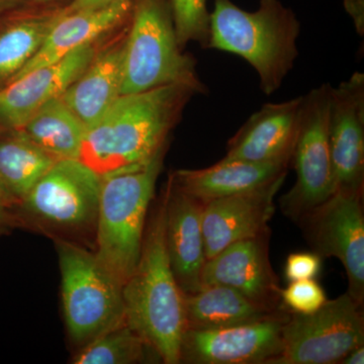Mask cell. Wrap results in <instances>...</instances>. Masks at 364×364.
I'll return each mask as SVG.
<instances>
[{
    "label": "cell",
    "instance_id": "cell-1",
    "mask_svg": "<svg viewBox=\"0 0 364 364\" xmlns=\"http://www.w3.org/2000/svg\"><path fill=\"white\" fill-rule=\"evenodd\" d=\"M196 93L171 85L121 95L86 130L79 160L102 177L141 168L166 149L170 132Z\"/></svg>",
    "mask_w": 364,
    "mask_h": 364
},
{
    "label": "cell",
    "instance_id": "cell-2",
    "mask_svg": "<svg viewBox=\"0 0 364 364\" xmlns=\"http://www.w3.org/2000/svg\"><path fill=\"white\" fill-rule=\"evenodd\" d=\"M161 198L146 224L136 267L123 286L124 321L163 363L177 364L186 331V306L167 253L164 193Z\"/></svg>",
    "mask_w": 364,
    "mask_h": 364
},
{
    "label": "cell",
    "instance_id": "cell-3",
    "mask_svg": "<svg viewBox=\"0 0 364 364\" xmlns=\"http://www.w3.org/2000/svg\"><path fill=\"white\" fill-rule=\"evenodd\" d=\"M299 35L296 14L279 0H260L255 11H244L231 0H215L207 49L247 61L259 76L261 90L270 95L293 69Z\"/></svg>",
    "mask_w": 364,
    "mask_h": 364
},
{
    "label": "cell",
    "instance_id": "cell-4",
    "mask_svg": "<svg viewBox=\"0 0 364 364\" xmlns=\"http://www.w3.org/2000/svg\"><path fill=\"white\" fill-rule=\"evenodd\" d=\"M165 150L138 169L102 177L97 231V255L124 286L140 258L147 215Z\"/></svg>",
    "mask_w": 364,
    "mask_h": 364
},
{
    "label": "cell",
    "instance_id": "cell-5",
    "mask_svg": "<svg viewBox=\"0 0 364 364\" xmlns=\"http://www.w3.org/2000/svg\"><path fill=\"white\" fill-rule=\"evenodd\" d=\"M171 85L207 88L198 78L196 60L177 40L169 0H133L126 44L122 95Z\"/></svg>",
    "mask_w": 364,
    "mask_h": 364
},
{
    "label": "cell",
    "instance_id": "cell-6",
    "mask_svg": "<svg viewBox=\"0 0 364 364\" xmlns=\"http://www.w3.org/2000/svg\"><path fill=\"white\" fill-rule=\"evenodd\" d=\"M61 272L62 305L67 330L81 346L126 322L123 286L90 252L73 242L55 238Z\"/></svg>",
    "mask_w": 364,
    "mask_h": 364
},
{
    "label": "cell",
    "instance_id": "cell-7",
    "mask_svg": "<svg viewBox=\"0 0 364 364\" xmlns=\"http://www.w3.org/2000/svg\"><path fill=\"white\" fill-rule=\"evenodd\" d=\"M331 90L332 86L325 83L303 97L301 123L291 160L296 179L280 200L284 214L296 223L336 189L329 141Z\"/></svg>",
    "mask_w": 364,
    "mask_h": 364
},
{
    "label": "cell",
    "instance_id": "cell-8",
    "mask_svg": "<svg viewBox=\"0 0 364 364\" xmlns=\"http://www.w3.org/2000/svg\"><path fill=\"white\" fill-rule=\"evenodd\" d=\"M363 304L348 293L308 315L289 313L282 351L269 364H339L364 345Z\"/></svg>",
    "mask_w": 364,
    "mask_h": 364
},
{
    "label": "cell",
    "instance_id": "cell-9",
    "mask_svg": "<svg viewBox=\"0 0 364 364\" xmlns=\"http://www.w3.org/2000/svg\"><path fill=\"white\" fill-rule=\"evenodd\" d=\"M102 177L79 159L57 160L18 205L38 226L57 231L95 227Z\"/></svg>",
    "mask_w": 364,
    "mask_h": 364
},
{
    "label": "cell",
    "instance_id": "cell-10",
    "mask_svg": "<svg viewBox=\"0 0 364 364\" xmlns=\"http://www.w3.org/2000/svg\"><path fill=\"white\" fill-rule=\"evenodd\" d=\"M321 257H335L348 279V293L364 301L363 188H338L298 223Z\"/></svg>",
    "mask_w": 364,
    "mask_h": 364
},
{
    "label": "cell",
    "instance_id": "cell-11",
    "mask_svg": "<svg viewBox=\"0 0 364 364\" xmlns=\"http://www.w3.org/2000/svg\"><path fill=\"white\" fill-rule=\"evenodd\" d=\"M289 312L249 324L219 329H188L181 363L193 364H269L282 351V328Z\"/></svg>",
    "mask_w": 364,
    "mask_h": 364
},
{
    "label": "cell",
    "instance_id": "cell-12",
    "mask_svg": "<svg viewBox=\"0 0 364 364\" xmlns=\"http://www.w3.org/2000/svg\"><path fill=\"white\" fill-rule=\"evenodd\" d=\"M270 229L237 241L205 261L203 286L231 287L251 301L273 310L284 309L280 301L279 279L269 259Z\"/></svg>",
    "mask_w": 364,
    "mask_h": 364
},
{
    "label": "cell",
    "instance_id": "cell-13",
    "mask_svg": "<svg viewBox=\"0 0 364 364\" xmlns=\"http://www.w3.org/2000/svg\"><path fill=\"white\" fill-rule=\"evenodd\" d=\"M98 41L55 63L33 69L0 87V133L18 130L46 104L65 92L95 56Z\"/></svg>",
    "mask_w": 364,
    "mask_h": 364
},
{
    "label": "cell",
    "instance_id": "cell-14",
    "mask_svg": "<svg viewBox=\"0 0 364 364\" xmlns=\"http://www.w3.org/2000/svg\"><path fill=\"white\" fill-rule=\"evenodd\" d=\"M282 174L260 186L238 195L205 203L203 233L207 260L237 241L257 236L270 229L274 200L286 181Z\"/></svg>",
    "mask_w": 364,
    "mask_h": 364
},
{
    "label": "cell",
    "instance_id": "cell-15",
    "mask_svg": "<svg viewBox=\"0 0 364 364\" xmlns=\"http://www.w3.org/2000/svg\"><path fill=\"white\" fill-rule=\"evenodd\" d=\"M329 141L335 188H363L364 74L360 72L332 87Z\"/></svg>",
    "mask_w": 364,
    "mask_h": 364
},
{
    "label": "cell",
    "instance_id": "cell-16",
    "mask_svg": "<svg viewBox=\"0 0 364 364\" xmlns=\"http://www.w3.org/2000/svg\"><path fill=\"white\" fill-rule=\"evenodd\" d=\"M301 107L303 97L263 105L230 139L223 159L291 164Z\"/></svg>",
    "mask_w": 364,
    "mask_h": 364
},
{
    "label": "cell",
    "instance_id": "cell-17",
    "mask_svg": "<svg viewBox=\"0 0 364 364\" xmlns=\"http://www.w3.org/2000/svg\"><path fill=\"white\" fill-rule=\"evenodd\" d=\"M166 200L165 239L172 272L184 294L202 287L205 257L203 233L205 203L188 195L169 178L164 191Z\"/></svg>",
    "mask_w": 364,
    "mask_h": 364
},
{
    "label": "cell",
    "instance_id": "cell-18",
    "mask_svg": "<svg viewBox=\"0 0 364 364\" xmlns=\"http://www.w3.org/2000/svg\"><path fill=\"white\" fill-rule=\"evenodd\" d=\"M132 6L133 0H114L104 6L70 13L63 11L39 51L13 79L33 69L58 62L79 48L97 42L107 33L126 26L130 21Z\"/></svg>",
    "mask_w": 364,
    "mask_h": 364
},
{
    "label": "cell",
    "instance_id": "cell-19",
    "mask_svg": "<svg viewBox=\"0 0 364 364\" xmlns=\"http://www.w3.org/2000/svg\"><path fill=\"white\" fill-rule=\"evenodd\" d=\"M128 26L129 23L116 39L100 47L88 66L61 95L87 129L122 95Z\"/></svg>",
    "mask_w": 364,
    "mask_h": 364
},
{
    "label": "cell",
    "instance_id": "cell-20",
    "mask_svg": "<svg viewBox=\"0 0 364 364\" xmlns=\"http://www.w3.org/2000/svg\"><path fill=\"white\" fill-rule=\"evenodd\" d=\"M289 166L284 162L222 159L207 168L177 170L170 178L181 191L207 203L260 188L287 173Z\"/></svg>",
    "mask_w": 364,
    "mask_h": 364
},
{
    "label": "cell",
    "instance_id": "cell-21",
    "mask_svg": "<svg viewBox=\"0 0 364 364\" xmlns=\"http://www.w3.org/2000/svg\"><path fill=\"white\" fill-rule=\"evenodd\" d=\"M63 9L26 4L0 16V87L37 54Z\"/></svg>",
    "mask_w": 364,
    "mask_h": 364
},
{
    "label": "cell",
    "instance_id": "cell-22",
    "mask_svg": "<svg viewBox=\"0 0 364 364\" xmlns=\"http://www.w3.org/2000/svg\"><path fill=\"white\" fill-rule=\"evenodd\" d=\"M186 330H210L267 320L286 312L251 301L236 289L220 284L203 286L184 294Z\"/></svg>",
    "mask_w": 364,
    "mask_h": 364
},
{
    "label": "cell",
    "instance_id": "cell-23",
    "mask_svg": "<svg viewBox=\"0 0 364 364\" xmlns=\"http://www.w3.org/2000/svg\"><path fill=\"white\" fill-rule=\"evenodd\" d=\"M57 160L21 130L0 133V200L18 207Z\"/></svg>",
    "mask_w": 364,
    "mask_h": 364
},
{
    "label": "cell",
    "instance_id": "cell-24",
    "mask_svg": "<svg viewBox=\"0 0 364 364\" xmlns=\"http://www.w3.org/2000/svg\"><path fill=\"white\" fill-rule=\"evenodd\" d=\"M18 130L55 159L64 160L79 159L87 128L60 97L41 107Z\"/></svg>",
    "mask_w": 364,
    "mask_h": 364
},
{
    "label": "cell",
    "instance_id": "cell-25",
    "mask_svg": "<svg viewBox=\"0 0 364 364\" xmlns=\"http://www.w3.org/2000/svg\"><path fill=\"white\" fill-rule=\"evenodd\" d=\"M149 345L126 322L114 326L83 345L73 359L76 364H131L141 363ZM154 352V351H153Z\"/></svg>",
    "mask_w": 364,
    "mask_h": 364
},
{
    "label": "cell",
    "instance_id": "cell-26",
    "mask_svg": "<svg viewBox=\"0 0 364 364\" xmlns=\"http://www.w3.org/2000/svg\"><path fill=\"white\" fill-rule=\"evenodd\" d=\"M177 40L182 49L198 42L207 49L210 38L208 0H169Z\"/></svg>",
    "mask_w": 364,
    "mask_h": 364
},
{
    "label": "cell",
    "instance_id": "cell-27",
    "mask_svg": "<svg viewBox=\"0 0 364 364\" xmlns=\"http://www.w3.org/2000/svg\"><path fill=\"white\" fill-rule=\"evenodd\" d=\"M280 301L289 313L308 315L318 311L328 301L322 286L315 279L291 282L280 289Z\"/></svg>",
    "mask_w": 364,
    "mask_h": 364
},
{
    "label": "cell",
    "instance_id": "cell-28",
    "mask_svg": "<svg viewBox=\"0 0 364 364\" xmlns=\"http://www.w3.org/2000/svg\"><path fill=\"white\" fill-rule=\"evenodd\" d=\"M322 269V257L316 252H294L287 256L284 265L287 280L315 279Z\"/></svg>",
    "mask_w": 364,
    "mask_h": 364
},
{
    "label": "cell",
    "instance_id": "cell-29",
    "mask_svg": "<svg viewBox=\"0 0 364 364\" xmlns=\"http://www.w3.org/2000/svg\"><path fill=\"white\" fill-rule=\"evenodd\" d=\"M344 6L350 14L359 35L364 33L363 0H345Z\"/></svg>",
    "mask_w": 364,
    "mask_h": 364
},
{
    "label": "cell",
    "instance_id": "cell-30",
    "mask_svg": "<svg viewBox=\"0 0 364 364\" xmlns=\"http://www.w3.org/2000/svg\"><path fill=\"white\" fill-rule=\"evenodd\" d=\"M112 1H114V0H71L64 7L63 11H66V13H70V11H79V9L104 6V4H107Z\"/></svg>",
    "mask_w": 364,
    "mask_h": 364
},
{
    "label": "cell",
    "instance_id": "cell-31",
    "mask_svg": "<svg viewBox=\"0 0 364 364\" xmlns=\"http://www.w3.org/2000/svg\"><path fill=\"white\" fill-rule=\"evenodd\" d=\"M14 223L13 214L9 208L0 200V233L6 231Z\"/></svg>",
    "mask_w": 364,
    "mask_h": 364
},
{
    "label": "cell",
    "instance_id": "cell-32",
    "mask_svg": "<svg viewBox=\"0 0 364 364\" xmlns=\"http://www.w3.org/2000/svg\"><path fill=\"white\" fill-rule=\"evenodd\" d=\"M364 363V345L359 346L349 352L340 364H363Z\"/></svg>",
    "mask_w": 364,
    "mask_h": 364
},
{
    "label": "cell",
    "instance_id": "cell-33",
    "mask_svg": "<svg viewBox=\"0 0 364 364\" xmlns=\"http://www.w3.org/2000/svg\"><path fill=\"white\" fill-rule=\"evenodd\" d=\"M26 4V0H0V16Z\"/></svg>",
    "mask_w": 364,
    "mask_h": 364
},
{
    "label": "cell",
    "instance_id": "cell-34",
    "mask_svg": "<svg viewBox=\"0 0 364 364\" xmlns=\"http://www.w3.org/2000/svg\"><path fill=\"white\" fill-rule=\"evenodd\" d=\"M71 0H26L28 6L65 7Z\"/></svg>",
    "mask_w": 364,
    "mask_h": 364
}]
</instances>
